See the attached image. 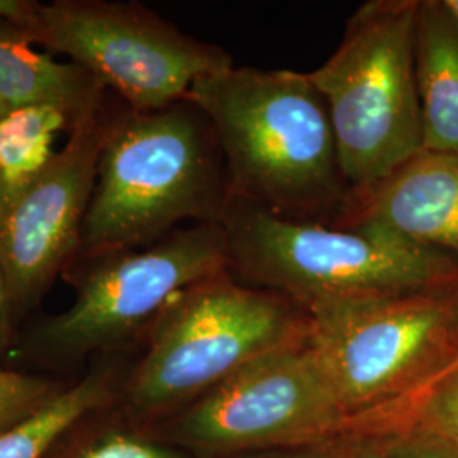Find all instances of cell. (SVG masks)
I'll list each match as a JSON object with an SVG mask.
<instances>
[{"label":"cell","mask_w":458,"mask_h":458,"mask_svg":"<svg viewBox=\"0 0 458 458\" xmlns=\"http://www.w3.org/2000/svg\"><path fill=\"white\" fill-rule=\"evenodd\" d=\"M185 98L213 130L229 200L293 219L342 208L348 185L308 73L233 66L200 77Z\"/></svg>","instance_id":"cell-1"},{"label":"cell","mask_w":458,"mask_h":458,"mask_svg":"<svg viewBox=\"0 0 458 458\" xmlns=\"http://www.w3.org/2000/svg\"><path fill=\"white\" fill-rule=\"evenodd\" d=\"M228 204L213 130L191 100L147 113L126 106L107 113L75 260L151 245L182 223H221Z\"/></svg>","instance_id":"cell-2"},{"label":"cell","mask_w":458,"mask_h":458,"mask_svg":"<svg viewBox=\"0 0 458 458\" xmlns=\"http://www.w3.org/2000/svg\"><path fill=\"white\" fill-rule=\"evenodd\" d=\"M306 311L310 342L359 437L401 425L458 359V285L329 299Z\"/></svg>","instance_id":"cell-3"},{"label":"cell","mask_w":458,"mask_h":458,"mask_svg":"<svg viewBox=\"0 0 458 458\" xmlns=\"http://www.w3.org/2000/svg\"><path fill=\"white\" fill-rule=\"evenodd\" d=\"M229 276L304 310L319 301L458 285V259L372 229L321 226L229 200L221 217Z\"/></svg>","instance_id":"cell-4"},{"label":"cell","mask_w":458,"mask_h":458,"mask_svg":"<svg viewBox=\"0 0 458 458\" xmlns=\"http://www.w3.org/2000/svg\"><path fill=\"white\" fill-rule=\"evenodd\" d=\"M308 311L229 272L177 295L149 327L145 355L123 380V414L151 423L177 414L246 363L304 338Z\"/></svg>","instance_id":"cell-5"},{"label":"cell","mask_w":458,"mask_h":458,"mask_svg":"<svg viewBox=\"0 0 458 458\" xmlns=\"http://www.w3.org/2000/svg\"><path fill=\"white\" fill-rule=\"evenodd\" d=\"M420 0H369L344 39L308 73L325 98L350 191L389 175L423 148L414 72Z\"/></svg>","instance_id":"cell-6"},{"label":"cell","mask_w":458,"mask_h":458,"mask_svg":"<svg viewBox=\"0 0 458 458\" xmlns=\"http://www.w3.org/2000/svg\"><path fill=\"white\" fill-rule=\"evenodd\" d=\"M223 272L228 246L219 221L181 226L141 248L77 259L65 270L75 287L72 306L38 323L24 353L49 365L111 355L149 331L185 289Z\"/></svg>","instance_id":"cell-7"},{"label":"cell","mask_w":458,"mask_h":458,"mask_svg":"<svg viewBox=\"0 0 458 458\" xmlns=\"http://www.w3.org/2000/svg\"><path fill=\"white\" fill-rule=\"evenodd\" d=\"M357 437L308 331L246 363L177 412L165 440L192 457L234 458Z\"/></svg>","instance_id":"cell-8"},{"label":"cell","mask_w":458,"mask_h":458,"mask_svg":"<svg viewBox=\"0 0 458 458\" xmlns=\"http://www.w3.org/2000/svg\"><path fill=\"white\" fill-rule=\"evenodd\" d=\"M22 31L34 45L83 66L130 109L143 113L177 104L200 77L233 68L221 47L182 33L138 2L36 4Z\"/></svg>","instance_id":"cell-9"},{"label":"cell","mask_w":458,"mask_h":458,"mask_svg":"<svg viewBox=\"0 0 458 458\" xmlns=\"http://www.w3.org/2000/svg\"><path fill=\"white\" fill-rule=\"evenodd\" d=\"M106 119L107 109L70 132L45 174L0 217V270L14 316L34 310L79 253Z\"/></svg>","instance_id":"cell-10"},{"label":"cell","mask_w":458,"mask_h":458,"mask_svg":"<svg viewBox=\"0 0 458 458\" xmlns=\"http://www.w3.org/2000/svg\"><path fill=\"white\" fill-rule=\"evenodd\" d=\"M342 228L372 229L458 259V153L421 148L404 164L344 197Z\"/></svg>","instance_id":"cell-11"},{"label":"cell","mask_w":458,"mask_h":458,"mask_svg":"<svg viewBox=\"0 0 458 458\" xmlns=\"http://www.w3.org/2000/svg\"><path fill=\"white\" fill-rule=\"evenodd\" d=\"M33 45L19 26L0 21V98L11 109L53 107L68 117L72 131L106 109L104 83Z\"/></svg>","instance_id":"cell-12"},{"label":"cell","mask_w":458,"mask_h":458,"mask_svg":"<svg viewBox=\"0 0 458 458\" xmlns=\"http://www.w3.org/2000/svg\"><path fill=\"white\" fill-rule=\"evenodd\" d=\"M414 72L423 148L458 153V21L445 0H420Z\"/></svg>","instance_id":"cell-13"},{"label":"cell","mask_w":458,"mask_h":458,"mask_svg":"<svg viewBox=\"0 0 458 458\" xmlns=\"http://www.w3.org/2000/svg\"><path fill=\"white\" fill-rule=\"evenodd\" d=\"M111 361H102L79 382L66 386L33 416L0 433V458H45L73 423L113 406L121 384Z\"/></svg>","instance_id":"cell-14"},{"label":"cell","mask_w":458,"mask_h":458,"mask_svg":"<svg viewBox=\"0 0 458 458\" xmlns=\"http://www.w3.org/2000/svg\"><path fill=\"white\" fill-rule=\"evenodd\" d=\"M72 131L53 107L13 109L0 119V217L48 168L56 136Z\"/></svg>","instance_id":"cell-15"},{"label":"cell","mask_w":458,"mask_h":458,"mask_svg":"<svg viewBox=\"0 0 458 458\" xmlns=\"http://www.w3.org/2000/svg\"><path fill=\"white\" fill-rule=\"evenodd\" d=\"M111 406L85 414L49 448L45 458H196L181 446L153 438Z\"/></svg>","instance_id":"cell-16"},{"label":"cell","mask_w":458,"mask_h":458,"mask_svg":"<svg viewBox=\"0 0 458 458\" xmlns=\"http://www.w3.org/2000/svg\"><path fill=\"white\" fill-rule=\"evenodd\" d=\"M404 426L433 433L458 445V365L438 377L412 403L397 428Z\"/></svg>","instance_id":"cell-17"},{"label":"cell","mask_w":458,"mask_h":458,"mask_svg":"<svg viewBox=\"0 0 458 458\" xmlns=\"http://www.w3.org/2000/svg\"><path fill=\"white\" fill-rule=\"evenodd\" d=\"M65 387L60 380L0 367V433L33 416Z\"/></svg>","instance_id":"cell-18"},{"label":"cell","mask_w":458,"mask_h":458,"mask_svg":"<svg viewBox=\"0 0 458 458\" xmlns=\"http://www.w3.org/2000/svg\"><path fill=\"white\" fill-rule=\"evenodd\" d=\"M374 438L382 458H458L457 443L410 426Z\"/></svg>","instance_id":"cell-19"},{"label":"cell","mask_w":458,"mask_h":458,"mask_svg":"<svg viewBox=\"0 0 458 458\" xmlns=\"http://www.w3.org/2000/svg\"><path fill=\"white\" fill-rule=\"evenodd\" d=\"M234 458H342V455H340V442H335L263 450V452H253V454H245Z\"/></svg>","instance_id":"cell-20"},{"label":"cell","mask_w":458,"mask_h":458,"mask_svg":"<svg viewBox=\"0 0 458 458\" xmlns=\"http://www.w3.org/2000/svg\"><path fill=\"white\" fill-rule=\"evenodd\" d=\"M38 2L30 0H0V21L16 24L21 30L28 26Z\"/></svg>","instance_id":"cell-21"},{"label":"cell","mask_w":458,"mask_h":458,"mask_svg":"<svg viewBox=\"0 0 458 458\" xmlns=\"http://www.w3.org/2000/svg\"><path fill=\"white\" fill-rule=\"evenodd\" d=\"M13 319L14 312L11 308L7 285L0 270V355L13 344Z\"/></svg>","instance_id":"cell-22"},{"label":"cell","mask_w":458,"mask_h":458,"mask_svg":"<svg viewBox=\"0 0 458 458\" xmlns=\"http://www.w3.org/2000/svg\"><path fill=\"white\" fill-rule=\"evenodd\" d=\"M342 458H382L378 443L374 437H357L340 442Z\"/></svg>","instance_id":"cell-23"},{"label":"cell","mask_w":458,"mask_h":458,"mask_svg":"<svg viewBox=\"0 0 458 458\" xmlns=\"http://www.w3.org/2000/svg\"><path fill=\"white\" fill-rule=\"evenodd\" d=\"M445 4L448 5V9L452 11V14L457 17L458 21V0H445Z\"/></svg>","instance_id":"cell-24"},{"label":"cell","mask_w":458,"mask_h":458,"mask_svg":"<svg viewBox=\"0 0 458 458\" xmlns=\"http://www.w3.org/2000/svg\"><path fill=\"white\" fill-rule=\"evenodd\" d=\"M9 111H13V109H11V107H9V106L0 98V119H2L4 115L7 114Z\"/></svg>","instance_id":"cell-25"},{"label":"cell","mask_w":458,"mask_h":458,"mask_svg":"<svg viewBox=\"0 0 458 458\" xmlns=\"http://www.w3.org/2000/svg\"><path fill=\"white\" fill-rule=\"evenodd\" d=\"M454 365H458V359L457 360L454 361ZM454 365H452V367H454ZM452 367H450V369H452Z\"/></svg>","instance_id":"cell-26"}]
</instances>
